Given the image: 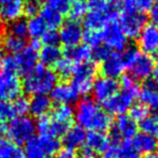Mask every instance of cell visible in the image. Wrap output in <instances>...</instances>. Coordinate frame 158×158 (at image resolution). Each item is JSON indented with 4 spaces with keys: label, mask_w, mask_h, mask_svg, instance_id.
Returning a JSON list of instances; mask_svg holds the SVG:
<instances>
[{
    "label": "cell",
    "mask_w": 158,
    "mask_h": 158,
    "mask_svg": "<svg viewBox=\"0 0 158 158\" xmlns=\"http://www.w3.org/2000/svg\"><path fill=\"white\" fill-rule=\"evenodd\" d=\"M77 126L89 131L104 132L112 127L113 121L110 114L102 110L93 98L85 97L80 100L74 109V117Z\"/></svg>",
    "instance_id": "1"
},
{
    "label": "cell",
    "mask_w": 158,
    "mask_h": 158,
    "mask_svg": "<svg viewBox=\"0 0 158 158\" xmlns=\"http://www.w3.org/2000/svg\"><path fill=\"white\" fill-rule=\"evenodd\" d=\"M57 80L58 77L54 71L39 64L25 75L22 85L29 95H48L57 84Z\"/></svg>",
    "instance_id": "2"
},
{
    "label": "cell",
    "mask_w": 158,
    "mask_h": 158,
    "mask_svg": "<svg viewBox=\"0 0 158 158\" xmlns=\"http://www.w3.org/2000/svg\"><path fill=\"white\" fill-rule=\"evenodd\" d=\"M35 122L28 116H16L6 127V135L10 141L19 146L25 145L35 137Z\"/></svg>",
    "instance_id": "3"
},
{
    "label": "cell",
    "mask_w": 158,
    "mask_h": 158,
    "mask_svg": "<svg viewBox=\"0 0 158 158\" xmlns=\"http://www.w3.org/2000/svg\"><path fill=\"white\" fill-rule=\"evenodd\" d=\"M139 86L132 88H123L114 96L103 102V108L108 114L124 115L133 106L135 99L139 97Z\"/></svg>",
    "instance_id": "4"
},
{
    "label": "cell",
    "mask_w": 158,
    "mask_h": 158,
    "mask_svg": "<svg viewBox=\"0 0 158 158\" xmlns=\"http://www.w3.org/2000/svg\"><path fill=\"white\" fill-rule=\"evenodd\" d=\"M97 74V67L92 61L75 64L72 73V85L80 95H87L92 92V86Z\"/></svg>",
    "instance_id": "5"
},
{
    "label": "cell",
    "mask_w": 158,
    "mask_h": 158,
    "mask_svg": "<svg viewBox=\"0 0 158 158\" xmlns=\"http://www.w3.org/2000/svg\"><path fill=\"white\" fill-rule=\"evenodd\" d=\"M118 25L127 39H135L146 25V15L139 11L122 12Z\"/></svg>",
    "instance_id": "6"
},
{
    "label": "cell",
    "mask_w": 158,
    "mask_h": 158,
    "mask_svg": "<svg viewBox=\"0 0 158 158\" xmlns=\"http://www.w3.org/2000/svg\"><path fill=\"white\" fill-rule=\"evenodd\" d=\"M23 85L17 73L0 70V101H13L21 97Z\"/></svg>",
    "instance_id": "7"
},
{
    "label": "cell",
    "mask_w": 158,
    "mask_h": 158,
    "mask_svg": "<svg viewBox=\"0 0 158 158\" xmlns=\"http://www.w3.org/2000/svg\"><path fill=\"white\" fill-rule=\"evenodd\" d=\"M102 33V41L106 43V46L115 52H122L128 46V39L124 35L122 28L119 27L117 22L109 23L103 27Z\"/></svg>",
    "instance_id": "8"
},
{
    "label": "cell",
    "mask_w": 158,
    "mask_h": 158,
    "mask_svg": "<svg viewBox=\"0 0 158 158\" xmlns=\"http://www.w3.org/2000/svg\"><path fill=\"white\" fill-rule=\"evenodd\" d=\"M138 46L143 54L152 57L156 55L158 53V26L152 23L144 26L138 37Z\"/></svg>",
    "instance_id": "9"
},
{
    "label": "cell",
    "mask_w": 158,
    "mask_h": 158,
    "mask_svg": "<svg viewBox=\"0 0 158 158\" xmlns=\"http://www.w3.org/2000/svg\"><path fill=\"white\" fill-rule=\"evenodd\" d=\"M119 92V83L116 80L109 79V77H100L95 80L92 86V93L96 102H106Z\"/></svg>",
    "instance_id": "10"
},
{
    "label": "cell",
    "mask_w": 158,
    "mask_h": 158,
    "mask_svg": "<svg viewBox=\"0 0 158 158\" xmlns=\"http://www.w3.org/2000/svg\"><path fill=\"white\" fill-rule=\"evenodd\" d=\"M154 59L152 56H148L143 53H139L132 64L128 67L130 71V75L135 80H141L146 81L152 75L153 68H154Z\"/></svg>",
    "instance_id": "11"
},
{
    "label": "cell",
    "mask_w": 158,
    "mask_h": 158,
    "mask_svg": "<svg viewBox=\"0 0 158 158\" xmlns=\"http://www.w3.org/2000/svg\"><path fill=\"white\" fill-rule=\"evenodd\" d=\"M59 35V41L66 48H71L80 44L83 35V28L77 22L69 21L61 25Z\"/></svg>",
    "instance_id": "12"
},
{
    "label": "cell",
    "mask_w": 158,
    "mask_h": 158,
    "mask_svg": "<svg viewBox=\"0 0 158 158\" xmlns=\"http://www.w3.org/2000/svg\"><path fill=\"white\" fill-rule=\"evenodd\" d=\"M80 94L71 83H57L51 92V100L58 104H69L77 101Z\"/></svg>",
    "instance_id": "13"
},
{
    "label": "cell",
    "mask_w": 158,
    "mask_h": 158,
    "mask_svg": "<svg viewBox=\"0 0 158 158\" xmlns=\"http://www.w3.org/2000/svg\"><path fill=\"white\" fill-rule=\"evenodd\" d=\"M138 124L130 116L124 114L117 116L113 126V135L115 139H124L126 141L132 139L137 135Z\"/></svg>",
    "instance_id": "14"
},
{
    "label": "cell",
    "mask_w": 158,
    "mask_h": 158,
    "mask_svg": "<svg viewBox=\"0 0 158 158\" xmlns=\"http://www.w3.org/2000/svg\"><path fill=\"white\" fill-rule=\"evenodd\" d=\"M126 69L125 64L122 58V54L117 52L111 53L110 56L101 64V73L104 77L116 80L117 77L123 75L124 70Z\"/></svg>",
    "instance_id": "15"
},
{
    "label": "cell",
    "mask_w": 158,
    "mask_h": 158,
    "mask_svg": "<svg viewBox=\"0 0 158 158\" xmlns=\"http://www.w3.org/2000/svg\"><path fill=\"white\" fill-rule=\"evenodd\" d=\"M117 17H118L117 11H113L110 13H100L89 11L84 16V26L86 29L100 30L109 23L116 22Z\"/></svg>",
    "instance_id": "16"
},
{
    "label": "cell",
    "mask_w": 158,
    "mask_h": 158,
    "mask_svg": "<svg viewBox=\"0 0 158 158\" xmlns=\"http://www.w3.org/2000/svg\"><path fill=\"white\" fill-rule=\"evenodd\" d=\"M14 58L17 64V72L26 75L38 64L39 56L37 51L32 50L30 46H25L21 52L15 55Z\"/></svg>",
    "instance_id": "17"
},
{
    "label": "cell",
    "mask_w": 158,
    "mask_h": 158,
    "mask_svg": "<svg viewBox=\"0 0 158 158\" xmlns=\"http://www.w3.org/2000/svg\"><path fill=\"white\" fill-rule=\"evenodd\" d=\"M141 103L148 110L158 113V84L152 80H146L142 88L139 90Z\"/></svg>",
    "instance_id": "18"
},
{
    "label": "cell",
    "mask_w": 158,
    "mask_h": 158,
    "mask_svg": "<svg viewBox=\"0 0 158 158\" xmlns=\"http://www.w3.org/2000/svg\"><path fill=\"white\" fill-rule=\"evenodd\" d=\"M85 145L96 154H103L111 145L110 137L101 131H89L86 133Z\"/></svg>",
    "instance_id": "19"
},
{
    "label": "cell",
    "mask_w": 158,
    "mask_h": 158,
    "mask_svg": "<svg viewBox=\"0 0 158 158\" xmlns=\"http://www.w3.org/2000/svg\"><path fill=\"white\" fill-rule=\"evenodd\" d=\"M102 155L103 158H140V154L128 141L111 144Z\"/></svg>",
    "instance_id": "20"
},
{
    "label": "cell",
    "mask_w": 158,
    "mask_h": 158,
    "mask_svg": "<svg viewBox=\"0 0 158 158\" xmlns=\"http://www.w3.org/2000/svg\"><path fill=\"white\" fill-rule=\"evenodd\" d=\"M132 146L139 154L148 155L155 153L158 148V139L141 132L132 138Z\"/></svg>",
    "instance_id": "21"
},
{
    "label": "cell",
    "mask_w": 158,
    "mask_h": 158,
    "mask_svg": "<svg viewBox=\"0 0 158 158\" xmlns=\"http://www.w3.org/2000/svg\"><path fill=\"white\" fill-rule=\"evenodd\" d=\"M24 0H11L0 6V19L6 23L17 21L23 15Z\"/></svg>",
    "instance_id": "22"
},
{
    "label": "cell",
    "mask_w": 158,
    "mask_h": 158,
    "mask_svg": "<svg viewBox=\"0 0 158 158\" xmlns=\"http://www.w3.org/2000/svg\"><path fill=\"white\" fill-rule=\"evenodd\" d=\"M86 131L79 126H73L68 129L64 135V148L69 150L75 151L77 148H81L85 144Z\"/></svg>",
    "instance_id": "23"
},
{
    "label": "cell",
    "mask_w": 158,
    "mask_h": 158,
    "mask_svg": "<svg viewBox=\"0 0 158 158\" xmlns=\"http://www.w3.org/2000/svg\"><path fill=\"white\" fill-rule=\"evenodd\" d=\"M51 108L52 100L48 95H35L29 100V112L38 118L46 115Z\"/></svg>",
    "instance_id": "24"
},
{
    "label": "cell",
    "mask_w": 158,
    "mask_h": 158,
    "mask_svg": "<svg viewBox=\"0 0 158 158\" xmlns=\"http://www.w3.org/2000/svg\"><path fill=\"white\" fill-rule=\"evenodd\" d=\"M64 57L73 63H86L92 58V48L85 44H77L75 46L66 48L64 51Z\"/></svg>",
    "instance_id": "25"
},
{
    "label": "cell",
    "mask_w": 158,
    "mask_h": 158,
    "mask_svg": "<svg viewBox=\"0 0 158 158\" xmlns=\"http://www.w3.org/2000/svg\"><path fill=\"white\" fill-rule=\"evenodd\" d=\"M39 16L43 21L46 29L50 30H57V28L61 27L64 24V15L58 13L57 11L53 10L48 6H45L41 8L39 12Z\"/></svg>",
    "instance_id": "26"
},
{
    "label": "cell",
    "mask_w": 158,
    "mask_h": 158,
    "mask_svg": "<svg viewBox=\"0 0 158 158\" xmlns=\"http://www.w3.org/2000/svg\"><path fill=\"white\" fill-rule=\"evenodd\" d=\"M50 117L56 123L71 126L73 117H74V110L69 104H58L56 108L52 110V114Z\"/></svg>",
    "instance_id": "27"
},
{
    "label": "cell",
    "mask_w": 158,
    "mask_h": 158,
    "mask_svg": "<svg viewBox=\"0 0 158 158\" xmlns=\"http://www.w3.org/2000/svg\"><path fill=\"white\" fill-rule=\"evenodd\" d=\"M41 64L45 67L54 66L61 58V51L58 46L44 45L38 53Z\"/></svg>",
    "instance_id": "28"
},
{
    "label": "cell",
    "mask_w": 158,
    "mask_h": 158,
    "mask_svg": "<svg viewBox=\"0 0 158 158\" xmlns=\"http://www.w3.org/2000/svg\"><path fill=\"white\" fill-rule=\"evenodd\" d=\"M23 152L25 158H51L42 145L39 137H33L31 140H29L25 144Z\"/></svg>",
    "instance_id": "29"
},
{
    "label": "cell",
    "mask_w": 158,
    "mask_h": 158,
    "mask_svg": "<svg viewBox=\"0 0 158 158\" xmlns=\"http://www.w3.org/2000/svg\"><path fill=\"white\" fill-rule=\"evenodd\" d=\"M0 158H25L21 146L14 144L8 138L0 137Z\"/></svg>",
    "instance_id": "30"
},
{
    "label": "cell",
    "mask_w": 158,
    "mask_h": 158,
    "mask_svg": "<svg viewBox=\"0 0 158 158\" xmlns=\"http://www.w3.org/2000/svg\"><path fill=\"white\" fill-rule=\"evenodd\" d=\"M15 117L16 113L12 102L0 101V135H4L6 132L8 124Z\"/></svg>",
    "instance_id": "31"
},
{
    "label": "cell",
    "mask_w": 158,
    "mask_h": 158,
    "mask_svg": "<svg viewBox=\"0 0 158 158\" xmlns=\"http://www.w3.org/2000/svg\"><path fill=\"white\" fill-rule=\"evenodd\" d=\"M26 46L25 40L21 39V38L14 37V35H6L2 40V48H4V51L11 53V54H17L19 53Z\"/></svg>",
    "instance_id": "32"
},
{
    "label": "cell",
    "mask_w": 158,
    "mask_h": 158,
    "mask_svg": "<svg viewBox=\"0 0 158 158\" xmlns=\"http://www.w3.org/2000/svg\"><path fill=\"white\" fill-rule=\"evenodd\" d=\"M46 27L43 21L39 15L35 17H30L27 22V33L31 37V39H40L46 31Z\"/></svg>",
    "instance_id": "33"
},
{
    "label": "cell",
    "mask_w": 158,
    "mask_h": 158,
    "mask_svg": "<svg viewBox=\"0 0 158 158\" xmlns=\"http://www.w3.org/2000/svg\"><path fill=\"white\" fill-rule=\"evenodd\" d=\"M55 71L57 77H60L63 79H68L72 75L73 70H74L75 64L73 61H71L70 59L66 58V57H61L56 64H54Z\"/></svg>",
    "instance_id": "34"
},
{
    "label": "cell",
    "mask_w": 158,
    "mask_h": 158,
    "mask_svg": "<svg viewBox=\"0 0 158 158\" xmlns=\"http://www.w3.org/2000/svg\"><path fill=\"white\" fill-rule=\"evenodd\" d=\"M140 129L142 132L145 135H152V137L158 139V116L152 115V116H146L143 121L140 122Z\"/></svg>",
    "instance_id": "35"
},
{
    "label": "cell",
    "mask_w": 158,
    "mask_h": 158,
    "mask_svg": "<svg viewBox=\"0 0 158 158\" xmlns=\"http://www.w3.org/2000/svg\"><path fill=\"white\" fill-rule=\"evenodd\" d=\"M89 11L100 13H110L113 11H116L113 0H88V3L86 4Z\"/></svg>",
    "instance_id": "36"
},
{
    "label": "cell",
    "mask_w": 158,
    "mask_h": 158,
    "mask_svg": "<svg viewBox=\"0 0 158 158\" xmlns=\"http://www.w3.org/2000/svg\"><path fill=\"white\" fill-rule=\"evenodd\" d=\"M82 40L84 41V44L87 45L88 48H97L102 43V33L100 30L86 29L85 31H83Z\"/></svg>",
    "instance_id": "37"
},
{
    "label": "cell",
    "mask_w": 158,
    "mask_h": 158,
    "mask_svg": "<svg viewBox=\"0 0 158 158\" xmlns=\"http://www.w3.org/2000/svg\"><path fill=\"white\" fill-rule=\"evenodd\" d=\"M68 13L70 21L77 22L80 19H84V16L86 15V13H87V6H86L85 2L79 1V0L73 1Z\"/></svg>",
    "instance_id": "38"
},
{
    "label": "cell",
    "mask_w": 158,
    "mask_h": 158,
    "mask_svg": "<svg viewBox=\"0 0 158 158\" xmlns=\"http://www.w3.org/2000/svg\"><path fill=\"white\" fill-rule=\"evenodd\" d=\"M9 33L14 37L25 39L28 35L27 33V22L23 19H19L17 21H14L10 23L9 25Z\"/></svg>",
    "instance_id": "39"
},
{
    "label": "cell",
    "mask_w": 158,
    "mask_h": 158,
    "mask_svg": "<svg viewBox=\"0 0 158 158\" xmlns=\"http://www.w3.org/2000/svg\"><path fill=\"white\" fill-rule=\"evenodd\" d=\"M41 143L43 148H45L46 153L50 156L55 155L59 150H60V141L57 138L48 137V135H39Z\"/></svg>",
    "instance_id": "40"
},
{
    "label": "cell",
    "mask_w": 158,
    "mask_h": 158,
    "mask_svg": "<svg viewBox=\"0 0 158 158\" xmlns=\"http://www.w3.org/2000/svg\"><path fill=\"white\" fill-rule=\"evenodd\" d=\"M129 112H130L129 116L135 122H138V121L141 122V121H143L146 116H148V109L142 103L133 104V106L129 109Z\"/></svg>",
    "instance_id": "41"
},
{
    "label": "cell",
    "mask_w": 158,
    "mask_h": 158,
    "mask_svg": "<svg viewBox=\"0 0 158 158\" xmlns=\"http://www.w3.org/2000/svg\"><path fill=\"white\" fill-rule=\"evenodd\" d=\"M73 0H48V4L53 10L57 11L61 15L67 14L69 12Z\"/></svg>",
    "instance_id": "42"
},
{
    "label": "cell",
    "mask_w": 158,
    "mask_h": 158,
    "mask_svg": "<svg viewBox=\"0 0 158 158\" xmlns=\"http://www.w3.org/2000/svg\"><path fill=\"white\" fill-rule=\"evenodd\" d=\"M16 116H25L29 112V100L25 97H19L12 102Z\"/></svg>",
    "instance_id": "43"
},
{
    "label": "cell",
    "mask_w": 158,
    "mask_h": 158,
    "mask_svg": "<svg viewBox=\"0 0 158 158\" xmlns=\"http://www.w3.org/2000/svg\"><path fill=\"white\" fill-rule=\"evenodd\" d=\"M111 54V50L106 48V45L100 44L97 48H94L92 50V58L96 63H103Z\"/></svg>",
    "instance_id": "44"
},
{
    "label": "cell",
    "mask_w": 158,
    "mask_h": 158,
    "mask_svg": "<svg viewBox=\"0 0 158 158\" xmlns=\"http://www.w3.org/2000/svg\"><path fill=\"white\" fill-rule=\"evenodd\" d=\"M40 10H41V6L37 0H26V2H24L23 14L27 15L29 19L39 15Z\"/></svg>",
    "instance_id": "45"
},
{
    "label": "cell",
    "mask_w": 158,
    "mask_h": 158,
    "mask_svg": "<svg viewBox=\"0 0 158 158\" xmlns=\"http://www.w3.org/2000/svg\"><path fill=\"white\" fill-rule=\"evenodd\" d=\"M41 42L44 43V45L58 46V43H60V41H59V35L57 30L48 29L41 37Z\"/></svg>",
    "instance_id": "46"
},
{
    "label": "cell",
    "mask_w": 158,
    "mask_h": 158,
    "mask_svg": "<svg viewBox=\"0 0 158 158\" xmlns=\"http://www.w3.org/2000/svg\"><path fill=\"white\" fill-rule=\"evenodd\" d=\"M0 70L6 71V72H17V64L15 61L14 56H4L3 59L0 61Z\"/></svg>",
    "instance_id": "47"
},
{
    "label": "cell",
    "mask_w": 158,
    "mask_h": 158,
    "mask_svg": "<svg viewBox=\"0 0 158 158\" xmlns=\"http://www.w3.org/2000/svg\"><path fill=\"white\" fill-rule=\"evenodd\" d=\"M135 6H137V10L139 12H146V11H150L151 8L154 4L155 0H135Z\"/></svg>",
    "instance_id": "48"
},
{
    "label": "cell",
    "mask_w": 158,
    "mask_h": 158,
    "mask_svg": "<svg viewBox=\"0 0 158 158\" xmlns=\"http://www.w3.org/2000/svg\"><path fill=\"white\" fill-rule=\"evenodd\" d=\"M119 84H121L123 88H132V87H135V86H138L135 80L133 79V77H131L130 74L122 75L121 83H119Z\"/></svg>",
    "instance_id": "49"
},
{
    "label": "cell",
    "mask_w": 158,
    "mask_h": 158,
    "mask_svg": "<svg viewBox=\"0 0 158 158\" xmlns=\"http://www.w3.org/2000/svg\"><path fill=\"white\" fill-rule=\"evenodd\" d=\"M54 158H77V153L75 151L69 150V148H63V150H59L58 152L55 154Z\"/></svg>",
    "instance_id": "50"
},
{
    "label": "cell",
    "mask_w": 158,
    "mask_h": 158,
    "mask_svg": "<svg viewBox=\"0 0 158 158\" xmlns=\"http://www.w3.org/2000/svg\"><path fill=\"white\" fill-rule=\"evenodd\" d=\"M150 19L152 24L158 26V0H155L154 4L150 10Z\"/></svg>",
    "instance_id": "51"
},
{
    "label": "cell",
    "mask_w": 158,
    "mask_h": 158,
    "mask_svg": "<svg viewBox=\"0 0 158 158\" xmlns=\"http://www.w3.org/2000/svg\"><path fill=\"white\" fill-rule=\"evenodd\" d=\"M81 156L82 158H96V156H97V154L96 153L93 152L92 150H90L89 148H87L86 145H83L81 148Z\"/></svg>",
    "instance_id": "52"
},
{
    "label": "cell",
    "mask_w": 158,
    "mask_h": 158,
    "mask_svg": "<svg viewBox=\"0 0 158 158\" xmlns=\"http://www.w3.org/2000/svg\"><path fill=\"white\" fill-rule=\"evenodd\" d=\"M28 46H30L32 50L37 51V52L39 53V51L41 50V48H42V42H41V40H40V39H31L30 44Z\"/></svg>",
    "instance_id": "53"
},
{
    "label": "cell",
    "mask_w": 158,
    "mask_h": 158,
    "mask_svg": "<svg viewBox=\"0 0 158 158\" xmlns=\"http://www.w3.org/2000/svg\"><path fill=\"white\" fill-rule=\"evenodd\" d=\"M153 81L156 82V83L158 84V59L157 61L154 64V68H153Z\"/></svg>",
    "instance_id": "54"
},
{
    "label": "cell",
    "mask_w": 158,
    "mask_h": 158,
    "mask_svg": "<svg viewBox=\"0 0 158 158\" xmlns=\"http://www.w3.org/2000/svg\"><path fill=\"white\" fill-rule=\"evenodd\" d=\"M4 52H6V51H4V48H2V45H0V61H1L2 59H3V57L6 56Z\"/></svg>",
    "instance_id": "55"
},
{
    "label": "cell",
    "mask_w": 158,
    "mask_h": 158,
    "mask_svg": "<svg viewBox=\"0 0 158 158\" xmlns=\"http://www.w3.org/2000/svg\"><path fill=\"white\" fill-rule=\"evenodd\" d=\"M143 158H158V154H155V153H153V154L144 155Z\"/></svg>",
    "instance_id": "56"
},
{
    "label": "cell",
    "mask_w": 158,
    "mask_h": 158,
    "mask_svg": "<svg viewBox=\"0 0 158 158\" xmlns=\"http://www.w3.org/2000/svg\"><path fill=\"white\" fill-rule=\"evenodd\" d=\"M9 1H11V0H0V3L4 4V3H6V2H9Z\"/></svg>",
    "instance_id": "57"
},
{
    "label": "cell",
    "mask_w": 158,
    "mask_h": 158,
    "mask_svg": "<svg viewBox=\"0 0 158 158\" xmlns=\"http://www.w3.org/2000/svg\"><path fill=\"white\" fill-rule=\"evenodd\" d=\"M1 32H2V29H1V25H0V35H1Z\"/></svg>",
    "instance_id": "58"
},
{
    "label": "cell",
    "mask_w": 158,
    "mask_h": 158,
    "mask_svg": "<svg viewBox=\"0 0 158 158\" xmlns=\"http://www.w3.org/2000/svg\"><path fill=\"white\" fill-rule=\"evenodd\" d=\"M79 1H82V2H85L86 0H79Z\"/></svg>",
    "instance_id": "59"
},
{
    "label": "cell",
    "mask_w": 158,
    "mask_h": 158,
    "mask_svg": "<svg viewBox=\"0 0 158 158\" xmlns=\"http://www.w3.org/2000/svg\"><path fill=\"white\" fill-rule=\"evenodd\" d=\"M37 1H39V2H40V1H42V0H37Z\"/></svg>",
    "instance_id": "60"
},
{
    "label": "cell",
    "mask_w": 158,
    "mask_h": 158,
    "mask_svg": "<svg viewBox=\"0 0 158 158\" xmlns=\"http://www.w3.org/2000/svg\"><path fill=\"white\" fill-rule=\"evenodd\" d=\"M157 150H158V148H157Z\"/></svg>",
    "instance_id": "61"
}]
</instances>
